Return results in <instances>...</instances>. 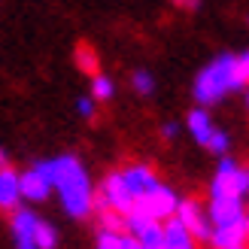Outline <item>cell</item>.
Here are the masks:
<instances>
[{"mask_svg": "<svg viewBox=\"0 0 249 249\" xmlns=\"http://www.w3.org/2000/svg\"><path fill=\"white\" fill-rule=\"evenodd\" d=\"M119 173H122L124 189H128L131 197H134V207H137V201H140L146 192H152L155 185H158V177L152 173L149 164H128V167H122Z\"/></svg>", "mask_w": 249, "mask_h": 249, "instance_id": "cell-7", "label": "cell"}, {"mask_svg": "<svg viewBox=\"0 0 249 249\" xmlns=\"http://www.w3.org/2000/svg\"><path fill=\"white\" fill-rule=\"evenodd\" d=\"M76 64H79L85 73L97 76V58H94V52H91V46H79V49H76Z\"/></svg>", "mask_w": 249, "mask_h": 249, "instance_id": "cell-15", "label": "cell"}, {"mask_svg": "<svg viewBox=\"0 0 249 249\" xmlns=\"http://www.w3.org/2000/svg\"><path fill=\"white\" fill-rule=\"evenodd\" d=\"M55 189H58V197L64 204L67 216L85 219L94 210L97 195H94L91 179L76 155H58L55 158Z\"/></svg>", "mask_w": 249, "mask_h": 249, "instance_id": "cell-1", "label": "cell"}, {"mask_svg": "<svg viewBox=\"0 0 249 249\" xmlns=\"http://www.w3.org/2000/svg\"><path fill=\"white\" fill-rule=\"evenodd\" d=\"M246 231H249V216H246Z\"/></svg>", "mask_w": 249, "mask_h": 249, "instance_id": "cell-21", "label": "cell"}, {"mask_svg": "<svg viewBox=\"0 0 249 249\" xmlns=\"http://www.w3.org/2000/svg\"><path fill=\"white\" fill-rule=\"evenodd\" d=\"M36 219L28 207H16L9 213V231H12V240H16V249H40L36 246Z\"/></svg>", "mask_w": 249, "mask_h": 249, "instance_id": "cell-5", "label": "cell"}, {"mask_svg": "<svg viewBox=\"0 0 249 249\" xmlns=\"http://www.w3.org/2000/svg\"><path fill=\"white\" fill-rule=\"evenodd\" d=\"M207 149H210V152H216V155H225L228 152V134L225 131H216L213 140L207 143Z\"/></svg>", "mask_w": 249, "mask_h": 249, "instance_id": "cell-16", "label": "cell"}, {"mask_svg": "<svg viewBox=\"0 0 249 249\" xmlns=\"http://www.w3.org/2000/svg\"><path fill=\"white\" fill-rule=\"evenodd\" d=\"M76 109H79V116L91 119V116H94V101H91V97H82V101L76 104Z\"/></svg>", "mask_w": 249, "mask_h": 249, "instance_id": "cell-17", "label": "cell"}, {"mask_svg": "<svg viewBox=\"0 0 249 249\" xmlns=\"http://www.w3.org/2000/svg\"><path fill=\"white\" fill-rule=\"evenodd\" d=\"M177 216H179V222L195 234L197 240H207L210 243V237H213V222H210V213H204V207L197 204L195 197H182Z\"/></svg>", "mask_w": 249, "mask_h": 249, "instance_id": "cell-6", "label": "cell"}, {"mask_svg": "<svg viewBox=\"0 0 249 249\" xmlns=\"http://www.w3.org/2000/svg\"><path fill=\"white\" fill-rule=\"evenodd\" d=\"M185 128H189V134L195 137V143H201L204 149H207V143L213 140V134H216V128H213V122H210L204 107H197V109H192V113L185 116Z\"/></svg>", "mask_w": 249, "mask_h": 249, "instance_id": "cell-10", "label": "cell"}, {"mask_svg": "<svg viewBox=\"0 0 249 249\" xmlns=\"http://www.w3.org/2000/svg\"><path fill=\"white\" fill-rule=\"evenodd\" d=\"M246 82L249 79L240 67V55H219L197 73L192 91H195V101L201 107H210V104H219L231 91H240Z\"/></svg>", "mask_w": 249, "mask_h": 249, "instance_id": "cell-2", "label": "cell"}, {"mask_svg": "<svg viewBox=\"0 0 249 249\" xmlns=\"http://www.w3.org/2000/svg\"><path fill=\"white\" fill-rule=\"evenodd\" d=\"M0 161H3V167H0V207H3L6 213H12L21 201V177L6 164V155Z\"/></svg>", "mask_w": 249, "mask_h": 249, "instance_id": "cell-8", "label": "cell"}, {"mask_svg": "<svg viewBox=\"0 0 249 249\" xmlns=\"http://www.w3.org/2000/svg\"><path fill=\"white\" fill-rule=\"evenodd\" d=\"M173 3L182 6V9H197V3H201V0H173Z\"/></svg>", "mask_w": 249, "mask_h": 249, "instance_id": "cell-19", "label": "cell"}, {"mask_svg": "<svg viewBox=\"0 0 249 249\" xmlns=\"http://www.w3.org/2000/svg\"><path fill=\"white\" fill-rule=\"evenodd\" d=\"M177 131H179V128H177V124H173V122H167L164 128H161V134H164L167 140H173V137H177Z\"/></svg>", "mask_w": 249, "mask_h": 249, "instance_id": "cell-18", "label": "cell"}, {"mask_svg": "<svg viewBox=\"0 0 249 249\" xmlns=\"http://www.w3.org/2000/svg\"><path fill=\"white\" fill-rule=\"evenodd\" d=\"M231 249H246V246H231Z\"/></svg>", "mask_w": 249, "mask_h": 249, "instance_id": "cell-22", "label": "cell"}, {"mask_svg": "<svg viewBox=\"0 0 249 249\" xmlns=\"http://www.w3.org/2000/svg\"><path fill=\"white\" fill-rule=\"evenodd\" d=\"M91 97L94 101H109V97H113V82H109V76H101V73H97L91 79Z\"/></svg>", "mask_w": 249, "mask_h": 249, "instance_id": "cell-14", "label": "cell"}, {"mask_svg": "<svg viewBox=\"0 0 249 249\" xmlns=\"http://www.w3.org/2000/svg\"><path fill=\"white\" fill-rule=\"evenodd\" d=\"M164 249H197V237L179 222V216L164 222Z\"/></svg>", "mask_w": 249, "mask_h": 249, "instance_id": "cell-9", "label": "cell"}, {"mask_svg": "<svg viewBox=\"0 0 249 249\" xmlns=\"http://www.w3.org/2000/svg\"><path fill=\"white\" fill-rule=\"evenodd\" d=\"M240 67H243V73H246V79H249V52H243V55H240Z\"/></svg>", "mask_w": 249, "mask_h": 249, "instance_id": "cell-20", "label": "cell"}, {"mask_svg": "<svg viewBox=\"0 0 249 249\" xmlns=\"http://www.w3.org/2000/svg\"><path fill=\"white\" fill-rule=\"evenodd\" d=\"M246 240H249L246 222H240V225H225V228H213V237H210V243H213L216 249H231V246H243Z\"/></svg>", "mask_w": 249, "mask_h": 249, "instance_id": "cell-11", "label": "cell"}, {"mask_svg": "<svg viewBox=\"0 0 249 249\" xmlns=\"http://www.w3.org/2000/svg\"><path fill=\"white\" fill-rule=\"evenodd\" d=\"M137 213H146V216H152L155 222H167L177 216V210H179V197L177 192L170 189V185H155L152 192H146L140 201H137Z\"/></svg>", "mask_w": 249, "mask_h": 249, "instance_id": "cell-4", "label": "cell"}, {"mask_svg": "<svg viewBox=\"0 0 249 249\" xmlns=\"http://www.w3.org/2000/svg\"><path fill=\"white\" fill-rule=\"evenodd\" d=\"M36 246L40 249H55L58 246V231H55L52 222L40 219V225H36Z\"/></svg>", "mask_w": 249, "mask_h": 249, "instance_id": "cell-12", "label": "cell"}, {"mask_svg": "<svg viewBox=\"0 0 249 249\" xmlns=\"http://www.w3.org/2000/svg\"><path fill=\"white\" fill-rule=\"evenodd\" d=\"M131 89L137 91V94H152L155 91V76H152V73H146V70H137L134 73V76H131Z\"/></svg>", "mask_w": 249, "mask_h": 249, "instance_id": "cell-13", "label": "cell"}, {"mask_svg": "<svg viewBox=\"0 0 249 249\" xmlns=\"http://www.w3.org/2000/svg\"><path fill=\"white\" fill-rule=\"evenodd\" d=\"M246 104H249V97H246Z\"/></svg>", "mask_w": 249, "mask_h": 249, "instance_id": "cell-23", "label": "cell"}, {"mask_svg": "<svg viewBox=\"0 0 249 249\" xmlns=\"http://www.w3.org/2000/svg\"><path fill=\"white\" fill-rule=\"evenodd\" d=\"M55 189V158L52 161H36L21 173V197L31 204H40Z\"/></svg>", "mask_w": 249, "mask_h": 249, "instance_id": "cell-3", "label": "cell"}]
</instances>
